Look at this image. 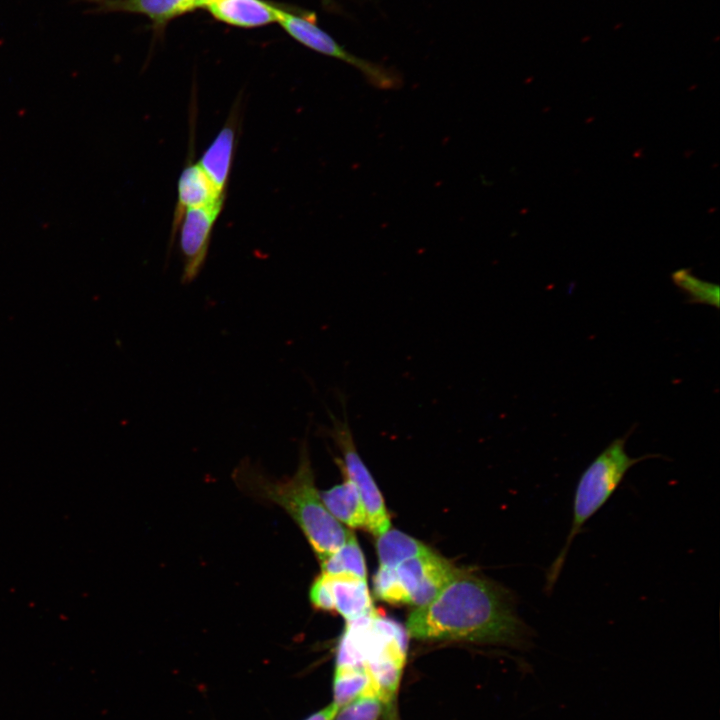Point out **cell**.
Returning a JSON list of instances; mask_svg holds the SVG:
<instances>
[{"label":"cell","instance_id":"8992f818","mask_svg":"<svg viewBox=\"0 0 720 720\" xmlns=\"http://www.w3.org/2000/svg\"><path fill=\"white\" fill-rule=\"evenodd\" d=\"M332 427L328 434L342 453L343 461L336 459L347 479L354 483L367 515V530L379 536L390 528V517L378 486L360 458L346 417L339 419L330 414Z\"/></svg>","mask_w":720,"mask_h":720},{"label":"cell","instance_id":"5bb4252c","mask_svg":"<svg viewBox=\"0 0 720 720\" xmlns=\"http://www.w3.org/2000/svg\"><path fill=\"white\" fill-rule=\"evenodd\" d=\"M329 512L350 528H366L367 515L361 497L353 482L346 480L320 493Z\"/></svg>","mask_w":720,"mask_h":720},{"label":"cell","instance_id":"4fadbf2b","mask_svg":"<svg viewBox=\"0 0 720 720\" xmlns=\"http://www.w3.org/2000/svg\"><path fill=\"white\" fill-rule=\"evenodd\" d=\"M333 611L352 621L376 612L367 580L349 575H327Z\"/></svg>","mask_w":720,"mask_h":720},{"label":"cell","instance_id":"ac0fdd59","mask_svg":"<svg viewBox=\"0 0 720 720\" xmlns=\"http://www.w3.org/2000/svg\"><path fill=\"white\" fill-rule=\"evenodd\" d=\"M673 282L689 297L690 302L719 307V287L681 269L672 274Z\"/></svg>","mask_w":720,"mask_h":720},{"label":"cell","instance_id":"ffe728a7","mask_svg":"<svg viewBox=\"0 0 720 720\" xmlns=\"http://www.w3.org/2000/svg\"><path fill=\"white\" fill-rule=\"evenodd\" d=\"M373 589L380 600L390 604H406L394 567H379L373 578Z\"/></svg>","mask_w":720,"mask_h":720},{"label":"cell","instance_id":"2e32d148","mask_svg":"<svg viewBox=\"0 0 720 720\" xmlns=\"http://www.w3.org/2000/svg\"><path fill=\"white\" fill-rule=\"evenodd\" d=\"M323 574L349 575L366 579L367 571L362 550L353 533L334 553L320 561Z\"/></svg>","mask_w":720,"mask_h":720},{"label":"cell","instance_id":"ba28073f","mask_svg":"<svg viewBox=\"0 0 720 720\" xmlns=\"http://www.w3.org/2000/svg\"><path fill=\"white\" fill-rule=\"evenodd\" d=\"M456 569L447 559L433 550L394 567L406 604L415 607L430 602Z\"/></svg>","mask_w":720,"mask_h":720},{"label":"cell","instance_id":"7402d4cb","mask_svg":"<svg viewBox=\"0 0 720 720\" xmlns=\"http://www.w3.org/2000/svg\"><path fill=\"white\" fill-rule=\"evenodd\" d=\"M339 710V707L332 703L331 705L327 706L323 710L313 714L306 720H333Z\"/></svg>","mask_w":720,"mask_h":720},{"label":"cell","instance_id":"9c48e42d","mask_svg":"<svg viewBox=\"0 0 720 720\" xmlns=\"http://www.w3.org/2000/svg\"><path fill=\"white\" fill-rule=\"evenodd\" d=\"M240 104H235L224 125L197 161L214 187L226 194L240 131Z\"/></svg>","mask_w":720,"mask_h":720},{"label":"cell","instance_id":"d6986e66","mask_svg":"<svg viewBox=\"0 0 720 720\" xmlns=\"http://www.w3.org/2000/svg\"><path fill=\"white\" fill-rule=\"evenodd\" d=\"M384 703L375 695L363 694L344 705L336 720H377Z\"/></svg>","mask_w":720,"mask_h":720},{"label":"cell","instance_id":"6da1fadb","mask_svg":"<svg viewBox=\"0 0 720 720\" xmlns=\"http://www.w3.org/2000/svg\"><path fill=\"white\" fill-rule=\"evenodd\" d=\"M407 631L419 640H456L517 648H529L534 635L516 613L509 591L458 568L430 602L409 614Z\"/></svg>","mask_w":720,"mask_h":720},{"label":"cell","instance_id":"277c9868","mask_svg":"<svg viewBox=\"0 0 720 720\" xmlns=\"http://www.w3.org/2000/svg\"><path fill=\"white\" fill-rule=\"evenodd\" d=\"M278 23L293 39L319 54L341 60L361 72L367 82L380 90H394L402 86L399 71L347 51L317 24L316 14L304 10L276 8Z\"/></svg>","mask_w":720,"mask_h":720},{"label":"cell","instance_id":"9a60e30c","mask_svg":"<svg viewBox=\"0 0 720 720\" xmlns=\"http://www.w3.org/2000/svg\"><path fill=\"white\" fill-rule=\"evenodd\" d=\"M377 537V555L380 566L384 567H395L432 550L423 542L396 529L389 528Z\"/></svg>","mask_w":720,"mask_h":720},{"label":"cell","instance_id":"603a6c76","mask_svg":"<svg viewBox=\"0 0 720 720\" xmlns=\"http://www.w3.org/2000/svg\"><path fill=\"white\" fill-rule=\"evenodd\" d=\"M208 1H209V0H204V6L206 5V3H207ZM203 9H204V7H203Z\"/></svg>","mask_w":720,"mask_h":720},{"label":"cell","instance_id":"7c38bea8","mask_svg":"<svg viewBox=\"0 0 720 720\" xmlns=\"http://www.w3.org/2000/svg\"><path fill=\"white\" fill-rule=\"evenodd\" d=\"M276 8L266 0H209L204 6L215 19L241 28L276 23Z\"/></svg>","mask_w":720,"mask_h":720},{"label":"cell","instance_id":"5b68a950","mask_svg":"<svg viewBox=\"0 0 720 720\" xmlns=\"http://www.w3.org/2000/svg\"><path fill=\"white\" fill-rule=\"evenodd\" d=\"M407 652V636L395 621L377 614L346 621V627L337 648L338 666L364 667L389 653Z\"/></svg>","mask_w":720,"mask_h":720},{"label":"cell","instance_id":"52a82bcc","mask_svg":"<svg viewBox=\"0 0 720 720\" xmlns=\"http://www.w3.org/2000/svg\"><path fill=\"white\" fill-rule=\"evenodd\" d=\"M225 202L188 208L184 211L176 232L183 258L181 280L192 282L201 271L207 258L214 226L223 211Z\"/></svg>","mask_w":720,"mask_h":720},{"label":"cell","instance_id":"7a4b0ae2","mask_svg":"<svg viewBox=\"0 0 720 720\" xmlns=\"http://www.w3.org/2000/svg\"><path fill=\"white\" fill-rule=\"evenodd\" d=\"M236 486L250 497L281 507L302 530L319 561L337 551L351 531L325 507L318 492L306 441L293 476L274 479L249 460L233 471Z\"/></svg>","mask_w":720,"mask_h":720},{"label":"cell","instance_id":"8fae6325","mask_svg":"<svg viewBox=\"0 0 720 720\" xmlns=\"http://www.w3.org/2000/svg\"><path fill=\"white\" fill-rule=\"evenodd\" d=\"M226 194L220 193L209 180L197 161L189 160L181 171L177 183V202L172 220L175 234L184 211L188 208L225 202Z\"/></svg>","mask_w":720,"mask_h":720},{"label":"cell","instance_id":"3957f363","mask_svg":"<svg viewBox=\"0 0 720 720\" xmlns=\"http://www.w3.org/2000/svg\"><path fill=\"white\" fill-rule=\"evenodd\" d=\"M627 436L614 439L580 476L573 499L570 531L564 546L546 572V593L553 590L573 540L587 521L609 500L627 471L638 462L655 457V455L631 457L625 447Z\"/></svg>","mask_w":720,"mask_h":720},{"label":"cell","instance_id":"30bf717a","mask_svg":"<svg viewBox=\"0 0 720 720\" xmlns=\"http://www.w3.org/2000/svg\"><path fill=\"white\" fill-rule=\"evenodd\" d=\"M90 6L87 13H132L144 15L157 28H162L171 20L203 9L204 0H75Z\"/></svg>","mask_w":720,"mask_h":720},{"label":"cell","instance_id":"44dd1931","mask_svg":"<svg viewBox=\"0 0 720 720\" xmlns=\"http://www.w3.org/2000/svg\"><path fill=\"white\" fill-rule=\"evenodd\" d=\"M309 598L314 608L332 612L333 605L328 577L321 573L314 579L309 591Z\"/></svg>","mask_w":720,"mask_h":720},{"label":"cell","instance_id":"e0dca14e","mask_svg":"<svg viewBox=\"0 0 720 720\" xmlns=\"http://www.w3.org/2000/svg\"><path fill=\"white\" fill-rule=\"evenodd\" d=\"M333 691L334 703L340 708L363 694H371L370 677L364 667L338 666Z\"/></svg>","mask_w":720,"mask_h":720}]
</instances>
